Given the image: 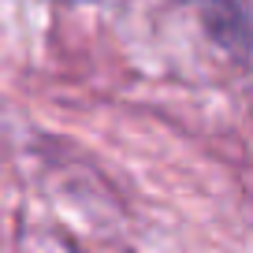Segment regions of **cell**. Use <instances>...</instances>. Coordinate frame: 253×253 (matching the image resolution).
<instances>
[{"label":"cell","instance_id":"1","mask_svg":"<svg viewBox=\"0 0 253 253\" xmlns=\"http://www.w3.org/2000/svg\"><path fill=\"white\" fill-rule=\"evenodd\" d=\"M52 4H79V0H52Z\"/></svg>","mask_w":253,"mask_h":253}]
</instances>
